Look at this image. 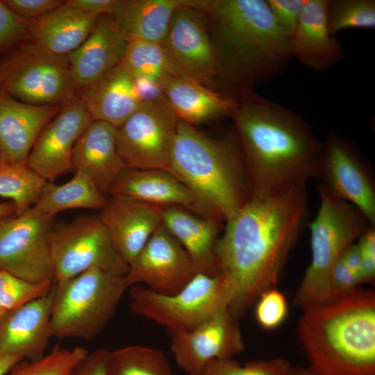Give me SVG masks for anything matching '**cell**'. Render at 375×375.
<instances>
[{"label":"cell","instance_id":"1","mask_svg":"<svg viewBox=\"0 0 375 375\" xmlns=\"http://www.w3.org/2000/svg\"><path fill=\"white\" fill-rule=\"evenodd\" d=\"M306 185L251 197L230 217L215 247L218 274L228 288V308L238 319L274 288L308 216Z\"/></svg>","mask_w":375,"mask_h":375},{"label":"cell","instance_id":"2","mask_svg":"<svg viewBox=\"0 0 375 375\" xmlns=\"http://www.w3.org/2000/svg\"><path fill=\"white\" fill-rule=\"evenodd\" d=\"M233 101L231 117L252 195L281 194L317 178L323 143L300 114L253 90Z\"/></svg>","mask_w":375,"mask_h":375},{"label":"cell","instance_id":"3","mask_svg":"<svg viewBox=\"0 0 375 375\" xmlns=\"http://www.w3.org/2000/svg\"><path fill=\"white\" fill-rule=\"evenodd\" d=\"M204 12L228 97L253 90L288 68L291 39L266 0H210Z\"/></svg>","mask_w":375,"mask_h":375},{"label":"cell","instance_id":"4","mask_svg":"<svg viewBox=\"0 0 375 375\" xmlns=\"http://www.w3.org/2000/svg\"><path fill=\"white\" fill-rule=\"evenodd\" d=\"M300 342L317 375H375V294L357 288L304 308Z\"/></svg>","mask_w":375,"mask_h":375},{"label":"cell","instance_id":"5","mask_svg":"<svg viewBox=\"0 0 375 375\" xmlns=\"http://www.w3.org/2000/svg\"><path fill=\"white\" fill-rule=\"evenodd\" d=\"M168 172L193 194L206 217L227 221L251 197L236 136L213 138L179 120Z\"/></svg>","mask_w":375,"mask_h":375},{"label":"cell","instance_id":"6","mask_svg":"<svg viewBox=\"0 0 375 375\" xmlns=\"http://www.w3.org/2000/svg\"><path fill=\"white\" fill-rule=\"evenodd\" d=\"M124 276L94 267L53 283L51 337L90 340L97 335L129 288Z\"/></svg>","mask_w":375,"mask_h":375},{"label":"cell","instance_id":"7","mask_svg":"<svg viewBox=\"0 0 375 375\" xmlns=\"http://www.w3.org/2000/svg\"><path fill=\"white\" fill-rule=\"evenodd\" d=\"M320 204L309 223L311 261L294 299L304 308L329 299L331 272L344 249L372 226L353 204L336 198L318 185Z\"/></svg>","mask_w":375,"mask_h":375},{"label":"cell","instance_id":"8","mask_svg":"<svg viewBox=\"0 0 375 375\" xmlns=\"http://www.w3.org/2000/svg\"><path fill=\"white\" fill-rule=\"evenodd\" d=\"M128 289L131 311L165 327L172 336L194 330L228 308V288L219 274L198 272L172 294H158L141 285Z\"/></svg>","mask_w":375,"mask_h":375},{"label":"cell","instance_id":"9","mask_svg":"<svg viewBox=\"0 0 375 375\" xmlns=\"http://www.w3.org/2000/svg\"><path fill=\"white\" fill-rule=\"evenodd\" d=\"M1 86L24 103L60 107L77 96L67 56L29 40L0 60Z\"/></svg>","mask_w":375,"mask_h":375},{"label":"cell","instance_id":"10","mask_svg":"<svg viewBox=\"0 0 375 375\" xmlns=\"http://www.w3.org/2000/svg\"><path fill=\"white\" fill-rule=\"evenodd\" d=\"M183 0L160 42L173 72L225 95L219 56L204 12ZM226 96V95H225Z\"/></svg>","mask_w":375,"mask_h":375},{"label":"cell","instance_id":"11","mask_svg":"<svg viewBox=\"0 0 375 375\" xmlns=\"http://www.w3.org/2000/svg\"><path fill=\"white\" fill-rule=\"evenodd\" d=\"M53 283L98 267L126 276L128 265L116 249L99 216H81L54 224L51 238Z\"/></svg>","mask_w":375,"mask_h":375},{"label":"cell","instance_id":"12","mask_svg":"<svg viewBox=\"0 0 375 375\" xmlns=\"http://www.w3.org/2000/svg\"><path fill=\"white\" fill-rule=\"evenodd\" d=\"M178 122L163 94L143 101L117 128V151L126 168L168 171Z\"/></svg>","mask_w":375,"mask_h":375},{"label":"cell","instance_id":"13","mask_svg":"<svg viewBox=\"0 0 375 375\" xmlns=\"http://www.w3.org/2000/svg\"><path fill=\"white\" fill-rule=\"evenodd\" d=\"M54 217L35 206L0 219V269L31 283L53 281L50 238Z\"/></svg>","mask_w":375,"mask_h":375},{"label":"cell","instance_id":"14","mask_svg":"<svg viewBox=\"0 0 375 375\" xmlns=\"http://www.w3.org/2000/svg\"><path fill=\"white\" fill-rule=\"evenodd\" d=\"M317 178L333 197L356 206L375 226V183L372 168L356 143L331 133L323 143Z\"/></svg>","mask_w":375,"mask_h":375},{"label":"cell","instance_id":"15","mask_svg":"<svg viewBox=\"0 0 375 375\" xmlns=\"http://www.w3.org/2000/svg\"><path fill=\"white\" fill-rule=\"evenodd\" d=\"M197 273L188 253L161 224L128 266L124 278L129 288L141 285L158 294H172Z\"/></svg>","mask_w":375,"mask_h":375},{"label":"cell","instance_id":"16","mask_svg":"<svg viewBox=\"0 0 375 375\" xmlns=\"http://www.w3.org/2000/svg\"><path fill=\"white\" fill-rule=\"evenodd\" d=\"M92 121L78 95L65 103L40 133L27 158V167L47 182L74 169V145Z\"/></svg>","mask_w":375,"mask_h":375},{"label":"cell","instance_id":"17","mask_svg":"<svg viewBox=\"0 0 375 375\" xmlns=\"http://www.w3.org/2000/svg\"><path fill=\"white\" fill-rule=\"evenodd\" d=\"M171 351L188 375H199L210 361L232 358L244 349L238 322L224 308L194 330L172 336Z\"/></svg>","mask_w":375,"mask_h":375},{"label":"cell","instance_id":"18","mask_svg":"<svg viewBox=\"0 0 375 375\" xmlns=\"http://www.w3.org/2000/svg\"><path fill=\"white\" fill-rule=\"evenodd\" d=\"M162 206L110 195L99 217L129 266L162 224Z\"/></svg>","mask_w":375,"mask_h":375},{"label":"cell","instance_id":"19","mask_svg":"<svg viewBox=\"0 0 375 375\" xmlns=\"http://www.w3.org/2000/svg\"><path fill=\"white\" fill-rule=\"evenodd\" d=\"M60 108L24 103L0 85L1 162L26 165L40 133L58 113Z\"/></svg>","mask_w":375,"mask_h":375},{"label":"cell","instance_id":"20","mask_svg":"<svg viewBox=\"0 0 375 375\" xmlns=\"http://www.w3.org/2000/svg\"><path fill=\"white\" fill-rule=\"evenodd\" d=\"M51 304L52 288L47 294L8 311L0 322V355L22 360L43 356L51 338Z\"/></svg>","mask_w":375,"mask_h":375},{"label":"cell","instance_id":"21","mask_svg":"<svg viewBox=\"0 0 375 375\" xmlns=\"http://www.w3.org/2000/svg\"><path fill=\"white\" fill-rule=\"evenodd\" d=\"M117 141V127L92 120L78 139L72 153L74 169L89 176L106 197L126 169L118 153Z\"/></svg>","mask_w":375,"mask_h":375},{"label":"cell","instance_id":"22","mask_svg":"<svg viewBox=\"0 0 375 375\" xmlns=\"http://www.w3.org/2000/svg\"><path fill=\"white\" fill-rule=\"evenodd\" d=\"M327 3L328 0H306L291 39L292 58L320 73L345 58L342 46L329 31Z\"/></svg>","mask_w":375,"mask_h":375},{"label":"cell","instance_id":"23","mask_svg":"<svg viewBox=\"0 0 375 375\" xmlns=\"http://www.w3.org/2000/svg\"><path fill=\"white\" fill-rule=\"evenodd\" d=\"M128 42V38L110 15H100L87 39L67 55L77 89L119 66Z\"/></svg>","mask_w":375,"mask_h":375},{"label":"cell","instance_id":"24","mask_svg":"<svg viewBox=\"0 0 375 375\" xmlns=\"http://www.w3.org/2000/svg\"><path fill=\"white\" fill-rule=\"evenodd\" d=\"M92 120L119 128L139 108L142 99L135 81L119 66L115 67L77 92Z\"/></svg>","mask_w":375,"mask_h":375},{"label":"cell","instance_id":"25","mask_svg":"<svg viewBox=\"0 0 375 375\" xmlns=\"http://www.w3.org/2000/svg\"><path fill=\"white\" fill-rule=\"evenodd\" d=\"M159 206H178L199 212L191 192L169 172L126 168L112 186L110 194Z\"/></svg>","mask_w":375,"mask_h":375},{"label":"cell","instance_id":"26","mask_svg":"<svg viewBox=\"0 0 375 375\" xmlns=\"http://www.w3.org/2000/svg\"><path fill=\"white\" fill-rule=\"evenodd\" d=\"M162 224L185 250L198 272L218 274L215 256L217 220L199 217L181 206H167L162 208Z\"/></svg>","mask_w":375,"mask_h":375},{"label":"cell","instance_id":"27","mask_svg":"<svg viewBox=\"0 0 375 375\" xmlns=\"http://www.w3.org/2000/svg\"><path fill=\"white\" fill-rule=\"evenodd\" d=\"M99 15L67 5L28 22L30 40L60 56H67L87 39Z\"/></svg>","mask_w":375,"mask_h":375},{"label":"cell","instance_id":"28","mask_svg":"<svg viewBox=\"0 0 375 375\" xmlns=\"http://www.w3.org/2000/svg\"><path fill=\"white\" fill-rule=\"evenodd\" d=\"M158 85L179 120L189 124L231 116L233 99L196 81L169 74Z\"/></svg>","mask_w":375,"mask_h":375},{"label":"cell","instance_id":"29","mask_svg":"<svg viewBox=\"0 0 375 375\" xmlns=\"http://www.w3.org/2000/svg\"><path fill=\"white\" fill-rule=\"evenodd\" d=\"M183 0H114L110 15L128 40L160 43Z\"/></svg>","mask_w":375,"mask_h":375},{"label":"cell","instance_id":"30","mask_svg":"<svg viewBox=\"0 0 375 375\" xmlns=\"http://www.w3.org/2000/svg\"><path fill=\"white\" fill-rule=\"evenodd\" d=\"M107 199L89 176L75 171L74 176L64 184L47 182L35 206L43 213L55 217L66 210L101 209Z\"/></svg>","mask_w":375,"mask_h":375},{"label":"cell","instance_id":"31","mask_svg":"<svg viewBox=\"0 0 375 375\" xmlns=\"http://www.w3.org/2000/svg\"><path fill=\"white\" fill-rule=\"evenodd\" d=\"M106 374L172 375V371L160 349L134 344L108 351Z\"/></svg>","mask_w":375,"mask_h":375},{"label":"cell","instance_id":"32","mask_svg":"<svg viewBox=\"0 0 375 375\" xmlns=\"http://www.w3.org/2000/svg\"><path fill=\"white\" fill-rule=\"evenodd\" d=\"M47 182L26 165L0 162V197L15 204V215L36 204Z\"/></svg>","mask_w":375,"mask_h":375},{"label":"cell","instance_id":"33","mask_svg":"<svg viewBox=\"0 0 375 375\" xmlns=\"http://www.w3.org/2000/svg\"><path fill=\"white\" fill-rule=\"evenodd\" d=\"M119 66L134 79L159 83L174 74L160 43L130 39Z\"/></svg>","mask_w":375,"mask_h":375},{"label":"cell","instance_id":"34","mask_svg":"<svg viewBox=\"0 0 375 375\" xmlns=\"http://www.w3.org/2000/svg\"><path fill=\"white\" fill-rule=\"evenodd\" d=\"M88 352L81 347L64 348L56 345L39 358L19 361L5 375H69Z\"/></svg>","mask_w":375,"mask_h":375},{"label":"cell","instance_id":"35","mask_svg":"<svg viewBox=\"0 0 375 375\" xmlns=\"http://www.w3.org/2000/svg\"><path fill=\"white\" fill-rule=\"evenodd\" d=\"M327 21L335 36L347 28L375 27L374 0H328Z\"/></svg>","mask_w":375,"mask_h":375},{"label":"cell","instance_id":"36","mask_svg":"<svg viewBox=\"0 0 375 375\" xmlns=\"http://www.w3.org/2000/svg\"><path fill=\"white\" fill-rule=\"evenodd\" d=\"M53 281L31 283L0 269V308L13 310L47 294Z\"/></svg>","mask_w":375,"mask_h":375},{"label":"cell","instance_id":"37","mask_svg":"<svg viewBox=\"0 0 375 375\" xmlns=\"http://www.w3.org/2000/svg\"><path fill=\"white\" fill-rule=\"evenodd\" d=\"M290 366L281 358L249 361L244 365L225 358L210 361L199 375H283Z\"/></svg>","mask_w":375,"mask_h":375},{"label":"cell","instance_id":"38","mask_svg":"<svg viewBox=\"0 0 375 375\" xmlns=\"http://www.w3.org/2000/svg\"><path fill=\"white\" fill-rule=\"evenodd\" d=\"M255 303L256 322L264 329L277 328L287 317L288 306L286 298L275 288L265 291Z\"/></svg>","mask_w":375,"mask_h":375},{"label":"cell","instance_id":"39","mask_svg":"<svg viewBox=\"0 0 375 375\" xmlns=\"http://www.w3.org/2000/svg\"><path fill=\"white\" fill-rule=\"evenodd\" d=\"M29 40L28 22L19 18L0 1V60Z\"/></svg>","mask_w":375,"mask_h":375},{"label":"cell","instance_id":"40","mask_svg":"<svg viewBox=\"0 0 375 375\" xmlns=\"http://www.w3.org/2000/svg\"><path fill=\"white\" fill-rule=\"evenodd\" d=\"M275 20L292 39L306 0H266Z\"/></svg>","mask_w":375,"mask_h":375},{"label":"cell","instance_id":"41","mask_svg":"<svg viewBox=\"0 0 375 375\" xmlns=\"http://www.w3.org/2000/svg\"><path fill=\"white\" fill-rule=\"evenodd\" d=\"M19 18L29 22L35 20L65 3L61 0H3Z\"/></svg>","mask_w":375,"mask_h":375},{"label":"cell","instance_id":"42","mask_svg":"<svg viewBox=\"0 0 375 375\" xmlns=\"http://www.w3.org/2000/svg\"><path fill=\"white\" fill-rule=\"evenodd\" d=\"M359 284L360 283L358 277L351 272L340 256L331 274L328 300L353 292Z\"/></svg>","mask_w":375,"mask_h":375},{"label":"cell","instance_id":"43","mask_svg":"<svg viewBox=\"0 0 375 375\" xmlns=\"http://www.w3.org/2000/svg\"><path fill=\"white\" fill-rule=\"evenodd\" d=\"M356 243L361 258V283H372L375 277V229L369 227Z\"/></svg>","mask_w":375,"mask_h":375},{"label":"cell","instance_id":"44","mask_svg":"<svg viewBox=\"0 0 375 375\" xmlns=\"http://www.w3.org/2000/svg\"><path fill=\"white\" fill-rule=\"evenodd\" d=\"M108 351V350L104 349L88 351L74 367L69 375H107Z\"/></svg>","mask_w":375,"mask_h":375},{"label":"cell","instance_id":"45","mask_svg":"<svg viewBox=\"0 0 375 375\" xmlns=\"http://www.w3.org/2000/svg\"><path fill=\"white\" fill-rule=\"evenodd\" d=\"M114 0H69L65 3L83 11L102 15L111 13Z\"/></svg>","mask_w":375,"mask_h":375},{"label":"cell","instance_id":"46","mask_svg":"<svg viewBox=\"0 0 375 375\" xmlns=\"http://www.w3.org/2000/svg\"><path fill=\"white\" fill-rule=\"evenodd\" d=\"M341 258L351 272L358 277L360 283H361V258L357 244L353 243L348 246L341 255Z\"/></svg>","mask_w":375,"mask_h":375},{"label":"cell","instance_id":"47","mask_svg":"<svg viewBox=\"0 0 375 375\" xmlns=\"http://www.w3.org/2000/svg\"><path fill=\"white\" fill-rule=\"evenodd\" d=\"M22 360L20 358L0 355V375H5L15 364Z\"/></svg>","mask_w":375,"mask_h":375},{"label":"cell","instance_id":"48","mask_svg":"<svg viewBox=\"0 0 375 375\" xmlns=\"http://www.w3.org/2000/svg\"><path fill=\"white\" fill-rule=\"evenodd\" d=\"M283 375H317L309 367L290 366Z\"/></svg>","mask_w":375,"mask_h":375},{"label":"cell","instance_id":"49","mask_svg":"<svg viewBox=\"0 0 375 375\" xmlns=\"http://www.w3.org/2000/svg\"><path fill=\"white\" fill-rule=\"evenodd\" d=\"M16 208L12 201L0 203V219L15 215Z\"/></svg>","mask_w":375,"mask_h":375},{"label":"cell","instance_id":"50","mask_svg":"<svg viewBox=\"0 0 375 375\" xmlns=\"http://www.w3.org/2000/svg\"><path fill=\"white\" fill-rule=\"evenodd\" d=\"M8 312V311L0 308V322L2 319V318L4 317V315Z\"/></svg>","mask_w":375,"mask_h":375},{"label":"cell","instance_id":"51","mask_svg":"<svg viewBox=\"0 0 375 375\" xmlns=\"http://www.w3.org/2000/svg\"><path fill=\"white\" fill-rule=\"evenodd\" d=\"M1 83V70H0V85Z\"/></svg>","mask_w":375,"mask_h":375},{"label":"cell","instance_id":"52","mask_svg":"<svg viewBox=\"0 0 375 375\" xmlns=\"http://www.w3.org/2000/svg\"><path fill=\"white\" fill-rule=\"evenodd\" d=\"M0 162H1V156H0Z\"/></svg>","mask_w":375,"mask_h":375}]
</instances>
